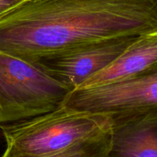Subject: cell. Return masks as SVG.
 <instances>
[{
	"label": "cell",
	"instance_id": "cell-1",
	"mask_svg": "<svg viewBox=\"0 0 157 157\" xmlns=\"http://www.w3.org/2000/svg\"><path fill=\"white\" fill-rule=\"evenodd\" d=\"M157 31V0H25L0 16V51L37 63L79 46Z\"/></svg>",
	"mask_w": 157,
	"mask_h": 157
},
{
	"label": "cell",
	"instance_id": "cell-2",
	"mask_svg": "<svg viewBox=\"0 0 157 157\" xmlns=\"http://www.w3.org/2000/svg\"><path fill=\"white\" fill-rule=\"evenodd\" d=\"M112 128L107 116L65 105L28 120L0 125L8 152L36 157L59 152Z\"/></svg>",
	"mask_w": 157,
	"mask_h": 157
},
{
	"label": "cell",
	"instance_id": "cell-3",
	"mask_svg": "<svg viewBox=\"0 0 157 157\" xmlns=\"http://www.w3.org/2000/svg\"><path fill=\"white\" fill-rule=\"evenodd\" d=\"M70 93L39 63L0 51V125L56 109Z\"/></svg>",
	"mask_w": 157,
	"mask_h": 157
},
{
	"label": "cell",
	"instance_id": "cell-4",
	"mask_svg": "<svg viewBox=\"0 0 157 157\" xmlns=\"http://www.w3.org/2000/svg\"><path fill=\"white\" fill-rule=\"evenodd\" d=\"M63 105L111 121L157 114V64L126 80L71 92Z\"/></svg>",
	"mask_w": 157,
	"mask_h": 157
},
{
	"label": "cell",
	"instance_id": "cell-5",
	"mask_svg": "<svg viewBox=\"0 0 157 157\" xmlns=\"http://www.w3.org/2000/svg\"><path fill=\"white\" fill-rule=\"evenodd\" d=\"M138 37L120 36L94 42L37 63L72 92L110 66Z\"/></svg>",
	"mask_w": 157,
	"mask_h": 157
},
{
	"label": "cell",
	"instance_id": "cell-6",
	"mask_svg": "<svg viewBox=\"0 0 157 157\" xmlns=\"http://www.w3.org/2000/svg\"><path fill=\"white\" fill-rule=\"evenodd\" d=\"M108 157H157V114L112 121Z\"/></svg>",
	"mask_w": 157,
	"mask_h": 157
},
{
	"label": "cell",
	"instance_id": "cell-7",
	"mask_svg": "<svg viewBox=\"0 0 157 157\" xmlns=\"http://www.w3.org/2000/svg\"><path fill=\"white\" fill-rule=\"evenodd\" d=\"M156 64L157 31L137 38L110 66L88 78L78 89L126 80Z\"/></svg>",
	"mask_w": 157,
	"mask_h": 157
},
{
	"label": "cell",
	"instance_id": "cell-8",
	"mask_svg": "<svg viewBox=\"0 0 157 157\" xmlns=\"http://www.w3.org/2000/svg\"><path fill=\"white\" fill-rule=\"evenodd\" d=\"M112 143V128L59 152L36 157H108ZM1 157H23L5 150Z\"/></svg>",
	"mask_w": 157,
	"mask_h": 157
},
{
	"label": "cell",
	"instance_id": "cell-9",
	"mask_svg": "<svg viewBox=\"0 0 157 157\" xmlns=\"http://www.w3.org/2000/svg\"><path fill=\"white\" fill-rule=\"evenodd\" d=\"M25 0H0V16Z\"/></svg>",
	"mask_w": 157,
	"mask_h": 157
}]
</instances>
